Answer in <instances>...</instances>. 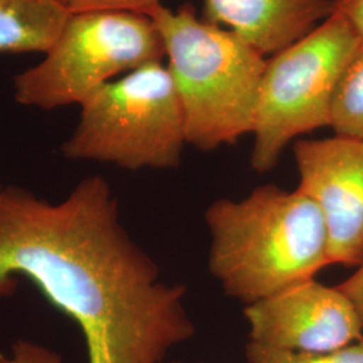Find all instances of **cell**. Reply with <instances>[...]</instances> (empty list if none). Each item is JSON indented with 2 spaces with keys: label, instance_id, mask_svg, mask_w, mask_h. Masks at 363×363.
I'll list each match as a JSON object with an SVG mask.
<instances>
[{
  "label": "cell",
  "instance_id": "6da1fadb",
  "mask_svg": "<svg viewBox=\"0 0 363 363\" xmlns=\"http://www.w3.org/2000/svg\"><path fill=\"white\" fill-rule=\"evenodd\" d=\"M18 277L77 323L88 363H164L195 335L187 288L162 280L99 175L60 202L0 184V298L13 296Z\"/></svg>",
  "mask_w": 363,
  "mask_h": 363
},
{
  "label": "cell",
  "instance_id": "7a4b0ae2",
  "mask_svg": "<svg viewBox=\"0 0 363 363\" xmlns=\"http://www.w3.org/2000/svg\"><path fill=\"white\" fill-rule=\"evenodd\" d=\"M208 272L229 298L249 306L316 279L331 265L320 210L298 189L268 183L241 199L208 205Z\"/></svg>",
  "mask_w": 363,
  "mask_h": 363
},
{
  "label": "cell",
  "instance_id": "3957f363",
  "mask_svg": "<svg viewBox=\"0 0 363 363\" xmlns=\"http://www.w3.org/2000/svg\"><path fill=\"white\" fill-rule=\"evenodd\" d=\"M145 15L164 46L187 143L208 152L252 135L265 57L230 30L199 19L190 4L172 10L159 3Z\"/></svg>",
  "mask_w": 363,
  "mask_h": 363
},
{
  "label": "cell",
  "instance_id": "277c9868",
  "mask_svg": "<svg viewBox=\"0 0 363 363\" xmlns=\"http://www.w3.org/2000/svg\"><path fill=\"white\" fill-rule=\"evenodd\" d=\"M81 106L61 151L72 160L120 169H177L187 145L181 101L167 65L156 61L113 79Z\"/></svg>",
  "mask_w": 363,
  "mask_h": 363
},
{
  "label": "cell",
  "instance_id": "5b68a950",
  "mask_svg": "<svg viewBox=\"0 0 363 363\" xmlns=\"http://www.w3.org/2000/svg\"><path fill=\"white\" fill-rule=\"evenodd\" d=\"M361 48L350 25L333 11L267 61L252 130V169L271 171L289 144L330 127L339 82Z\"/></svg>",
  "mask_w": 363,
  "mask_h": 363
},
{
  "label": "cell",
  "instance_id": "8992f818",
  "mask_svg": "<svg viewBox=\"0 0 363 363\" xmlns=\"http://www.w3.org/2000/svg\"><path fill=\"white\" fill-rule=\"evenodd\" d=\"M43 60L13 78L16 103L52 111L91 94L142 66L163 61L162 38L145 13H70Z\"/></svg>",
  "mask_w": 363,
  "mask_h": 363
},
{
  "label": "cell",
  "instance_id": "52a82bcc",
  "mask_svg": "<svg viewBox=\"0 0 363 363\" xmlns=\"http://www.w3.org/2000/svg\"><path fill=\"white\" fill-rule=\"evenodd\" d=\"M249 342L277 350L325 352L363 337V316L340 286L316 279L245 306Z\"/></svg>",
  "mask_w": 363,
  "mask_h": 363
},
{
  "label": "cell",
  "instance_id": "ba28073f",
  "mask_svg": "<svg viewBox=\"0 0 363 363\" xmlns=\"http://www.w3.org/2000/svg\"><path fill=\"white\" fill-rule=\"evenodd\" d=\"M294 156L298 190L325 220L331 264L359 267L363 261V140L335 135L298 139Z\"/></svg>",
  "mask_w": 363,
  "mask_h": 363
},
{
  "label": "cell",
  "instance_id": "9c48e42d",
  "mask_svg": "<svg viewBox=\"0 0 363 363\" xmlns=\"http://www.w3.org/2000/svg\"><path fill=\"white\" fill-rule=\"evenodd\" d=\"M333 11L334 0H205L203 19L272 57L311 33Z\"/></svg>",
  "mask_w": 363,
  "mask_h": 363
},
{
  "label": "cell",
  "instance_id": "30bf717a",
  "mask_svg": "<svg viewBox=\"0 0 363 363\" xmlns=\"http://www.w3.org/2000/svg\"><path fill=\"white\" fill-rule=\"evenodd\" d=\"M70 13L57 0H0V52H46Z\"/></svg>",
  "mask_w": 363,
  "mask_h": 363
},
{
  "label": "cell",
  "instance_id": "8fae6325",
  "mask_svg": "<svg viewBox=\"0 0 363 363\" xmlns=\"http://www.w3.org/2000/svg\"><path fill=\"white\" fill-rule=\"evenodd\" d=\"M330 128L335 135L363 140V48L352 58L339 82Z\"/></svg>",
  "mask_w": 363,
  "mask_h": 363
},
{
  "label": "cell",
  "instance_id": "7c38bea8",
  "mask_svg": "<svg viewBox=\"0 0 363 363\" xmlns=\"http://www.w3.org/2000/svg\"><path fill=\"white\" fill-rule=\"evenodd\" d=\"M247 363H363V337L346 347L325 352H301L247 343Z\"/></svg>",
  "mask_w": 363,
  "mask_h": 363
},
{
  "label": "cell",
  "instance_id": "4fadbf2b",
  "mask_svg": "<svg viewBox=\"0 0 363 363\" xmlns=\"http://www.w3.org/2000/svg\"><path fill=\"white\" fill-rule=\"evenodd\" d=\"M70 13L125 11L147 13L160 0H57Z\"/></svg>",
  "mask_w": 363,
  "mask_h": 363
},
{
  "label": "cell",
  "instance_id": "5bb4252c",
  "mask_svg": "<svg viewBox=\"0 0 363 363\" xmlns=\"http://www.w3.org/2000/svg\"><path fill=\"white\" fill-rule=\"evenodd\" d=\"M0 363H64V359L57 351L22 339L13 343L9 354L0 352Z\"/></svg>",
  "mask_w": 363,
  "mask_h": 363
},
{
  "label": "cell",
  "instance_id": "9a60e30c",
  "mask_svg": "<svg viewBox=\"0 0 363 363\" xmlns=\"http://www.w3.org/2000/svg\"><path fill=\"white\" fill-rule=\"evenodd\" d=\"M334 11L345 18L363 48V0H334Z\"/></svg>",
  "mask_w": 363,
  "mask_h": 363
},
{
  "label": "cell",
  "instance_id": "2e32d148",
  "mask_svg": "<svg viewBox=\"0 0 363 363\" xmlns=\"http://www.w3.org/2000/svg\"><path fill=\"white\" fill-rule=\"evenodd\" d=\"M339 286L352 298L363 316V261L359 267H357V271Z\"/></svg>",
  "mask_w": 363,
  "mask_h": 363
},
{
  "label": "cell",
  "instance_id": "e0dca14e",
  "mask_svg": "<svg viewBox=\"0 0 363 363\" xmlns=\"http://www.w3.org/2000/svg\"><path fill=\"white\" fill-rule=\"evenodd\" d=\"M171 363H183V362H171Z\"/></svg>",
  "mask_w": 363,
  "mask_h": 363
},
{
  "label": "cell",
  "instance_id": "ac0fdd59",
  "mask_svg": "<svg viewBox=\"0 0 363 363\" xmlns=\"http://www.w3.org/2000/svg\"><path fill=\"white\" fill-rule=\"evenodd\" d=\"M0 184H1V183H0Z\"/></svg>",
  "mask_w": 363,
  "mask_h": 363
}]
</instances>
